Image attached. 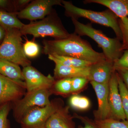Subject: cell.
<instances>
[{"label": "cell", "mask_w": 128, "mask_h": 128, "mask_svg": "<svg viewBox=\"0 0 128 128\" xmlns=\"http://www.w3.org/2000/svg\"><path fill=\"white\" fill-rule=\"evenodd\" d=\"M90 66L77 68L55 64L54 76L55 80H59L64 78H72L77 77H85L88 79Z\"/></svg>", "instance_id": "9a60e30c"}, {"label": "cell", "mask_w": 128, "mask_h": 128, "mask_svg": "<svg viewBox=\"0 0 128 128\" xmlns=\"http://www.w3.org/2000/svg\"><path fill=\"white\" fill-rule=\"evenodd\" d=\"M62 6L66 16L78 20L80 18L88 19L92 22L111 28L116 38L122 40V35L118 24V18L109 9L102 12H96L77 7L70 2L62 0Z\"/></svg>", "instance_id": "3957f363"}, {"label": "cell", "mask_w": 128, "mask_h": 128, "mask_svg": "<svg viewBox=\"0 0 128 128\" xmlns=\"http://www.w3.org/2000/svg\"><path fill=\"white\" fill-rule=\"evenodd\" d=\"M25 55L29 58H34L39 54L40 49L38 44L34 41H27L23 45Z\"/></svg>", "instance_id": "d4e9b609"}, {"label": "cell", "mask_w": 128, "mask_h": 128, "mask_svg": "<svg viewBox=\"0 0 128 128\" xmlns=\"http://www.w3.org/2000/svg\"><path fill=\"white\" fill-rule=\"evenodd\" d=\"M70 106L73 109L79 110H86L89 108L90 105L89 99L86 97L74 94L70 98Z\"/></svg>", "instance_id": "ffe728a7"}, {"label": "cell", "mask_w": 128, "mask_h": 128, "mask_svg": "<svg viewBox=\"0 0 128 128\" xmlns=\"http://www.w3.org/2000/svg\"><path fill=\"white\" fill-rule=\"evenodd\" d=\"M20 31L22 35L30 34L34 38L49 36L54 40L66 38L70 34L57 14L54 12L40 20L24 24Z\"/></svg>", "instance_id": "277c9868"}, {"label": "cell", "mask_w": 128, "mask_h": 128, "mask_svg": "<svg viewBox=\"0 0 128 128\" xmlns=\"http://www.w3.org/2000/svg\"><path fill=\"white\" fill-rule=\"evenodd\" d=\"M118 88L126 120L128 121V90L120 76H118Z\"/></svg>", "instance_id": "7402d4cb"}, {"label": "cell", "mask_w": 128, "mask_h": 128, "mask_svg": "<svg viewBox=\"0 0 128 128\" xmlns=\"http://www.w3.org/2000/svg\"><path fill=\"white\" fill-rule=\"evenodd\" d=\"M114 71L113 62L106 60L91 66L88 79L100 84L108 83Z\"/></svg>", "instance_id": "4fadbf2b"}, {"label": "cell", "mask_w": 128, "mask_h": 128, "mask_svg": "<svg viewBox=\"0 0 128 128\" xmlns=\"http://www.w3.org/2000/svg\"><path fill=\"white\" fill-rule=\"evenodd\" d=\"M0 74L13 80L25 82L22 70L19 65L6 60L0 58Z\"/></svg>", "instance_id": "e0dca14e"}, {"label": "cell", "mask_w": 128, "mask_h": 128, "mask_svg": "<svg viewBox=\"0 0 128 128\" xmlns=\"http://www.w3.org/2000/svg\"><path fill=\"white\" fill-rule=\"evenodd\" d=\"M71 79L72 92L78 91L82 89L89 81L87 78L85 77H75Z\"/></svg>", "instance_id": "83f0119b"}, {"label": "cell", "mask_w": 128, "mask_h": 128, "mask_svg": "<svg viewBox=\"0 0 128 128\" xmlns=\"http://www.w3.org/2000/svg\"><path fill=\"white\" fill-rule=\"evenodd\" d=\"M56 91L60 94H66L72 92V79L64 78L56 82L54 86Z\"/></svg>", "instance_id": "603a6c76"}, {"label": "cell", "mask_w": 128, "mask_h": 128, "mask_svg": "<svg viewBox=\"0 0 128 128\" xmlns=\"http://www.w3.org/2000/svg\"><path fill=\"white\" fill-rule=\"evenodd\" d=\"M50 90L44 89L27 92L22 98L13 102V111L16 119L19 121L23 114L31 108L45 106L50 104L51 102L49 98L52 93Z\"/></svg>", "instance_id": "8992f818"}, {"label": "cell", "mask_w": 128, "mask_h": 128, "mask_svg": "<svg viewBox=\"0 0 128 128\" xmlns=\"http://www.w3.org/2000/svg\"><path fill=\"white\" fill-rule=\"evenodd\" d=\"M120 76L128 90V71L122 70L117 72Z\"/></svg>", "instance_id": "4dcf8cb0"}, {"label": "cell", "mask_w": 128, "mask_h": 128, "mask_svg": "<svg viewBox=\"0 0 128 128\" xmlns=\"http://www.w3.org/2000/svg\"><path fill=\"white\" fill-rule=\"evenodd\" d=\"M6 30V36L0 44V58L6 60L24 67L31 65L25 55L22 44V34L20 29Z\"/></svg>", "instance_id": "5b68a950"}, {"label": "cell", "mask_w": 128, "mask_h": 128, "mask_svg": "<svg viewBox=\"0 0 128 128\" xmlns=\"http://www.w3.org/2000/svg\"><path fill=\"white\" fill-rule=\"evenodd\" d=\"M43 44V53L48 55L74 57L93 64L106 60L103 53L94 50L87 41L74 33L64 39L45 40Z\"/></svg>", "instance_id": "6da1fadb"}, {"label": "cell", "mask_w": 128, "mask_h": 128, "mask_svg": "<svg viewBox=\"0 0 128 128\" xmlns=\"http://www.w3.org/2000/svg\"><path fill=\"white\" fill-rule=\"evenodd\" d=\"M118 73L115 70L111 76L109 82L108 102L112 118L124 121L126 120V118L118 88Z\"/></svg>", "instance_id": "8fae6325"}, {"label": "cell", "mask_w": 128, "mask_h": 128, "mask_svg": "<svg viewBox=\"0 0 128 128\" xmlns=\"http://www.w3.org/2000/svg\"><path fill=\"white\" fill-rule=\"evenodd\" d=\"M24 24L18 19L17 12H9L0 10V26L5 30L12 28L20 30Z\"/></svg>", "instance_id": "d6986e66"}, {"label": "cell", "mask_w": 128, "mask_h": 128, "mask_svg": "<svg viewBox=\"0 0 128 128\" xmlns=\"http://www.w3.org/2000/svg\"><path fill=\"white\" fill-rule=\"evenodd\" d=\"M9 1L6 0H0V8H6L9 5Z\"/></svg>", "instance_id": "d6a6232c"}, {"label": "cell", "mask_w": 128, "mask_h": 128, "mask_svg": "<svg viewBox=\"0 0 128 128\" xmlns=\"http://www.w3.org/2000/svg\"><path fill=\"white\" fill-rule=\"evenodd\" d=\"M84 124V126H80L78 128H98L95 122H93L88 118L81 116H78Z\"/></svg>", "instance_id": "f1b7e54d"}, {"label": "cell", "mask_w": 128, "mask_h": 128, "mask_svg": "<svg viewBox=\"0 0 128 128\" xmlns=\"http://www.w3.org/2000/svg\"><path fill=\"white\" fill-rule=\"evenodd\" d=\"M90 83L96 92L98 101V109L96 113V120L111 118V110L108 102L109 82L100 84L90 82Z\"/></svg>", "instance_id": "7c38bea8"}, {"label": "cell", "mask_w": 128, "mask_h": 128, "mask_svg": "<svg viewBox=\"0 0 128 128\" xmlns=\"http://www.w3.org/2000/svg\"><path fill=\"white\" fill-rule=\"evenodd\" d=\"M114 69L116 72L122 70L128 71V50H124L121 57L114 63Z\"/></svg>", "instance_id": "4316f807"}, {"label": "cell", "mask_w": 128, "mask_h": 128, "mask_svg": "<svg viewBox=\"0 0 128 128\" xmlns=\"http://www.w3.org/2000/svg\"><path fill=\"white\" fill-rule=\"evenodd\" d=\"M25 82H16L0 74V105L14 102L26 93Z\"/></svg>", "instance_id": "30bf717a"}, {"label": "cell", "mask_w": 128, "mask_h": 128, "mask_svg": "<svg viewBox=\"0 0 128 128\" xmlns=\"http://www.w3.org/2000/svg\"><path fill=\"white\" fill-rule=\"evenodd\" d=\"M6 34V30L0 26V44L2 43L4 38Z\"/></svg>", "instance_id": "1f68e13d"}, {"label": "cell", "mask_w": 128, "mask_h": 128, "mask_svg": "<svg viewBox=\"0 0 128 128\" xmlns=\"http://www.w3.org/2000/svg\"><path fill=\"white\" fill-rule=\"evenodd\" d=\"M83 2L96 3L106 6L118 18L128 16V0H85Z\"/></svg>", "instance_id": "2e32d148"}, {"label": "cell", "mask_w": 128, "mask_h": 128, "mask_svg": "<svg viewBox=\"0 0 128 128\" xmlns=\"http://www.w3.org/2000/svg\"><path fill=\"white\" fill-rule=\"evenodd\" d=\"M48 57L55 64H59L66 66L81 68L91 66L92 63L74 57L50 54Z\"/></svg>", "instance_id": "ac0fdd59"}, {"label": "cell", "mask_w": 128, "mask_h": 128, "mask_svg": "<svg viewBox=\"0 0 128 128\" xmlns=\"http://www.w3.org/2000/svg\"><path fill=\"white\" fill-rule=\"evenodd\" d=\"M62 0H36L33 1L24 9L17 12L18 18L33 22L45 18L52 12L55 6H62Z\"/></svg>", "instance_id": "ba28073f"}, {"label": "cell", "mask_w": 128, "mask_h": 128, "mask_svg": "<svg viewBox=\"0 0 128 128\" xmlns=\"http://www.w3.org/2000/svg\"><path fill=\"white\" fill-rule=\"evenodd\" d=\"M59 107L51 102L45 106L31 108L25 112L19 120L22 128H45L48 119Z\"/></svg>", "instance_id": "52a82bcc"}, {"label": "cell", "mask_w": 128, "mask_h": 128, "mask_svg": "<svg viewBox=\"0 0 128 128\" xmlns=\"http://www.w3.org/2000/svg\"><path fill=\"white\" fill-rule=\"evenodd\" d=\"M118 24L122 35L121 50H128V18H118Z\"/></svg>", "instance_id": "cb8c5ba5"}, {"label": "cell", "mask_w": 128, "mask_h": 128, "mask_svg": "<svg viewBox=\"0 0 128 128\" xmlns=\"http://www.w3.org/2000/svg\"><path fill=\"white\" fill-rule=\"evenodd\" d=\"M75 28L74 33L81 36H87L96 41L102 48L106 60L116 62L121 57L124 51L121 50L122 43L120 40L107 36L100 30L95 29L90 23H81L78 20L71 18Z\"/></svg>", "instance_id": "7a4b0ae2"}, {"label": "cell", "mask_w": 128, "mask_h": 128, "mask_svg": "<svg viewBox=\"0 0 128 128\" xmlns=\"http://www.w3.org/2000/svg\"><path fill=\"white\" fill-rule=\"evenodd\" d=\"M95 123L98 128H128L127 120H118L112 118L102 120H96Z\"/></svg>", "instance_id": "44dd1931"}, {"label": "cell", "mask_w": 128, "mask_h": 128, "mask_svg": "<svg viewBox=\"0 0 128 128\" xmlns=\"http://www.w3.org/2000/svg\"><path fill=\"white\" fill-rule=\"evenodd\" d=\"M45 128H76L69 108L59 107L48 118Z\"/></svg>", "instance_id": "5bb4252c"}, {"label": "cell", "mask_w": 128, "mask_h": 128, "mask_svg": "<svg viewBox=\"0 0 128 128\" xmlns=\"http://www.w3.org/2000/svg\"><path fill=\"white\" fill-rule=\"evenodd\" d=\"M31 1V0H18L15 2V4L17 9H21L24 7L25 8Z\"/></svg>", "instance_id": "f546056e"}, {"label": "cell", "mask_w": 128, "mask_h": 128, "mask_svg": "<svg viewBox=\"0 0 128 128\" xmlns=\"http://www.w3.org/2000/svg\"><path fill=\"white\" fill-rule=\"evenodd\" d=\"M22 72L25 79L27 92L50 89L56 82L54 76L50 74L44 75L31 65L23 68Z\"/></svg>", "instance_id": "9c48e42d"}, {"label": "cell", "mask_w": 128, "mask_h": 128, "mask_svg": "<svg viewBox=\"0 0 128 128\" xmlns=\"http://www.w3.org/2000/svg\"><path fill=\"white\" fill-rule=\"evenodd\" d=\"M10 109V102L0 105V128H8L7 118Z\"/></svg>", "instance_id": "484cf974"}]
</instances>
